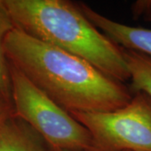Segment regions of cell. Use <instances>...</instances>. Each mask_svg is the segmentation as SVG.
<instances>
[{"label":"cell","mask_w":151,"mask_h":151,"mask_svg":"<svg viewBox=\"0 0 151 151\" xmlns=\"http://www.w3.org/2000/svg\"><path fill=\"white\" fill-rule=\"evenodd\" d=\"M4 52L10 65L69 113L112 112L133 97L124 83L17 28L6 37Z\"/></svg>","instance_id":"6da1fadb"},{"label":"cell","mask_w":151,"mask_h":151,"mask_svg":"<svg viewBox=\"0 0 151 151\" xmlns=\"http://www.w3.org/2000/svg\"><path fill=\"white\" fill-rule=\"evenodd\" d=\"M15 27L44 43L84 60L113 80L130 76L123 49L66 0H4Z\"/></svg>","instance_id":"7a4b0ae2"},{"label":"cell","mask_w":151,"mask_h":151,"mask_svg":"<svg viewBox=\"0 0 151 151\" xmlns=\"http://www.w3.org/2000/svg\"><path fill=\"white\" fill-rule=\"evenodd\" d=\"M9 65L14 116L25 122L53 149L92 151V139L85 126Z\"/></svg>","instance_id":"3957f363"},{"label":"cell","mask_w":151,"mask_h":151,"mask_svg":"<svg viewBox=\"0 0 151 151\" xmlns=\"http://www.w3.org/2000/svg\"><path fill=\"white\" fill-rule=\"evenodd\" d=\"M70 114L90 132L92 151H151V97L145 92L115 111Z\"/></svg>","instance_id":"277c9868"},{"label":"cell","mask_w":151,"mask_h":151,"mask_svg":"<svg viewBox=\"0 0 151 151\" xmlns=\"http://www.w3.org/2000/svg\"><path fill=\"white\" fill-rule=\"evenodd\" d=\"M86 19L120 47L145 55L151 59V29L134 27L103 16L86 4H77Z\"/></svg>","instance_id":"5b68a950"},{"label":"cell","mask_w":151,"mask_h":151,"mask_svg":"<svg viewBox=\"0 0 151 151\" xmlns=\"http://www.w3.org/2000/svg\"><path fill=\"white\" fill-rule=\"evenodd\" d=\"M0 151H55L35 130L14 115L0 125Z\"/></svg>","instance_id":"8992f818"},{"label":"cell","mask_w":151,"mask_h":151,"mask_svg":"<svg viewBox=\"0 0 151 151\" xmlns=\"http://www.w3.org/2000/svg\"><path fill=\"white\" fill-rule=\"evenodd\" d=\"M123 49V54L129 72L130 91L143 92L151 97V59L145 55Z\"/></svg>","instance_id":"52a82bcc"},{"label":"cell","mask_w":151,"mask_h":151,"mask_svg":"<svg viewBox=\"0 0 151 151\" xmlns=\"http://www.w3.org/2000/svg\"><path fill=\"white\" fill-rule=\"evenodd\" d=\"M15 28L4 0H0V96L10 103H12L10 70L4 52V42L8 35Z\"/></svg>","instance_id":"ba28073f"},{"label":"cell","mask_w":151,"mask_h":151,"mask_svg":"<svg viewBox=\"0 0 151 151\" xmlns=\"http://www.w3.org/2000/svg\"><path fill=\"white\" fill-rule=\"evenodd\" d=\"M134 18H142L145 21L151 22V0H139L131 8Z\"/></svg>","instance_id":"9c48e42d"},{"label":"cell","mask_w":151,"mask_h":151,"mask_svg":"<svg viewBox=\"0 0 151 151\" xmlns=\"http://www.w3.org/2000/svg\"><path fill=\"white\" fill-rule=\"evenodd\" d=\"M14 115L13 103L0 96V125Z\"/></svg>","instance_id":"30bf717a"},{"label":"cell","mask_w":151,"mask_h":151,"mask_svg":"<svg viewBox=\"0 0 151 151\" xmlns=\"http://www.w3.org/2000/svg\"><path fill=\"white\" fill-rule=\"evenodd\" d=\"M55 151H68V150H60V149H54Z\"/></svg>","instance_id":"8fae6325"}]
</instances>
